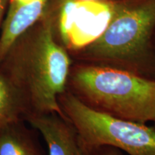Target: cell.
I'll return each mask as SVG.
<instances>
[{
  "mask_svg": "<svg viewBox=\"0 0 155 155\" xmlns=\"http://www.w3.org/2000/svg\"><path fill=\"white\" fill-rule=\"evenodd\" d=\"M73 63L45 11L42 18L12 44L0 68L22 93L27 116L53 112L63 115L58 97L66 90Z\"/></svg>",
  "mask_w": 155,
  "mask_h": 155,
  "instance_id": "cell-1",
  "label": "cell"
},
{
  "mask_svg": "<svg viewBox=\"0 0 155 155\" xmlns=\"http://www.w3.org/2000/svg\"><path fill=\"white\" fill-rule=\"evenodd\" d=\"M67 90L95 111L146 124L155 119V81L96 64L73 63Z\"/></svg>",
  "mask_w": 155,
  "mask_h": 155,
  "instance_id": "cell-2",
  "label": "cell"
},
{
  "mask_svg": "<svg viewBox=\"0 0 155 155\" xmlns=\"http://www.w3.org/2000/svg\"><path fill=\"white\" fill-rule=\"evenodd\" d=\"M154 31L155 0H126L104 32L73 55L78 62L117 68L152 79Z\"/></svg>",
  "mask_w": 155,
  "mask_h": 155,
  "instance_id": "cell-3",
  "label": "cell"
},
{
  "mask_svg": "<svg viewBox=\"0 0 155 155\" xmlns=\"http://www.w3.org/2000/svg\"><path fill=\"white\" fill-rule=\"evenodd\" d=\"M58 104L63 115L76 128L84 146L91 152L107 146L129 155H155L154 127L95 111L67 89L58 97Z\"/></svg>",
  "mask_w": 155,
  "mask_h": 155,
  "instance_id": "cell-4",
  "label": "cell"
},
{
  "mask_svg": "<svg viewBox=\"0 0 155 155\" xmlns=\"http://www.w3.org/2000/svg\"><path fill=\"white\" fill-rule=\"evenodd\" d=\"M125 1L50 0L45 11L58 41L74 52L98 38Z\"/></svg>",
  "mask_w": 155,
  "mask_h": 155,
  "instance_id": "cell-5",
  "label": "cell"
},
{
  "mask_svg": "<svg viewBox=\"0 0 155 155\" xmlns=\"http://www.w3.org/2000/svg\"><path fill=\"white\" fill-rule=\"evenodd\" d=\"M25 121L41 134L48 155H94L81 141L73 123L58 113L30 114Z\"/></svg>",
  "mask_w": 155,
  "mask_h": 155,
  "instance_id": "cell-6",
  "label": "cell"
},
{
  "mask_svg": "<svg viewBox=\"0 0 155 155\" xmlns=\"http://www.w3.org/2000/svg\"><path fill=\"white\" fill-rule=\"evenodd\" d=\"M0 155H48L24 119L0 129Z\"/></svg>",
  "mask_w": 155,
  "mask_h": 155,
  "instance_id": "cell-7",
  "label": "cell"
},
{
  "mask_svg": "<svg viewBox=\"0 0 155 155\" xmlns=\"http://www.w3.org/2000/svg\"><path fill=\"white\" fill-rule=\"evenodd\" d=\"M28 108L22 93L0 68V129L11 122L24 119Z\"/></svg>",
  "mask_w": 155,
  "mask_h": 155,
  "instance_id": "cell-8",
  "label": "cell"
},
{
  "mask_svg": "<svg viewBox=\"0 0 155 155\" xmlns=\"http://www.w3.org/2000/svg\"><path fill=\"white\" fill-rule=\"evenodd\" d=\"M94 155H123L121 151L112 147H101L94 151Z\"/></svg>",
  "mask_w": 155,
  "mask_h": 155,
  "instance_id": "cell-9",
  "label": "cell"
},
{
  "mask_svg": "<svg viewBox=\"0 0 155 155\" xmlns=\"http://www.w3.org/2000/svg\"><path fill=\"white\" fill-rule=\"evenodd\" d=\"M9 0H0V31L5 19L7 8H8Z\"/></svg>",
  "mask_w": 155,
  "mask_h": 155,
  "instance_id": "cell-10",
  "label": "cell"
},
{
  "mask_svg": "<svg viewBox=\"0 0 155 155\" xmlns=\"http://www.w3.org/2000/svg\"><path fill=\"white\" fill-rule=\"evenodd\" d=\"M151 55H152V79L155 81V31L151 42Z\"/></svg>",
  "mask_w": 155,
  "mask_h": 155,
  "instance_id": "cell-11",
  "label": "cell"
},
{
  "mask_svg": "<svg viewBox=\"0 0 155 155\" xmlns=\"http://www.w3.org/2000/svg\"><path fill=\"white\" fill-rule=\"evenodd\" d=\"M80 1H91V2H105V1H111V0H80Z\"/></svg>",
  "mask_w": 155,
  "mask_h": 155,
  "instance_id": "cell-12",
  "label": "cell"
},
{
  "mask_svg": "<svg viewBox=\"0 0 155 155\" xmlns=\"http://www.w3.org/2000/svg\"><path fill=\"white\" fill-rule=\"evenodd\" d=\"M153 122H154V124H155V119L154 120V121H153Z\"/></svg>",
  "mask_w": 155,
  "mask_h": 155,
  "instance_id": "cell-13",
  "label": "cell"
}]
</instances>
